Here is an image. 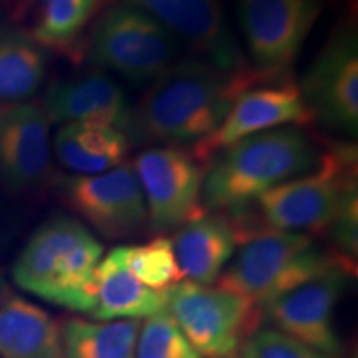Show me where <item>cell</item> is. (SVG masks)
Instances as JSON below:
<instances>
[{
	"instance_id": "6da1fadb",
	"label": "cell",
	"mask_w": 358,
	"mask_h": 358,
	"mask_svg": "<svg viewBox=\"0 0 358 358\" xmlns=\"http://www.w3.org/2000/svg\"><path fill=\"white\" fill-rule=\"evenodd\" d=\"M252 66L229 71L203 60L174 62L133 108L131 145L199 143L221 127L236 98L261 82Z\"/></svg>"
},
{
	"instance_id": "7a4b0ae2",
	"label": "cell",
	"mask_w": 358,
	"mask_h": 358,
	"mask_svg": "<svg viewBox=\"0 0 358 358\" xmlns=\"http://www.w3.org/2000/svg\"><path fill=\"white\" fill-rule=\"evenodd\" d=\"M322 153L301 127L268 129L224 148L204 169L203 199L213 211L244 213L272 187L319 166Z\"/></svg>"
},
{
	"instance_id": "3957f363",
	"label": "cell",
	"mask_w": 358,
	"mask_h": 358,
	"mask_svg": "<svg viewBox=\"0 0 358 358\" xmlns=\"http://www.w3.org/2000/svg\"><path fill=\"white\" fill-rule=\"evenodd\" d=\"M103 245L78 219L53 216L22 249L12 267L20 289L53 306L92 313Z\"/></svg>"
},
{
	"instance_id": "277c9868",
	"label": "cell",
	"mask_w": 358,
	"mask_h": 358,
	"mask_svg": "<svg viewBox=\"0 0 358 358\" xmlns=\"http://www.w3.org/2000/svg\"><path fill=\"white\" fill-rule=\"evenodd\" d=\"M337 267L352 271L350 262L325 250L308 234L275 229L248 232L234 261L219 275V289L264 307Z\"/></svg>"
},
{
	"instance_id": "5b68a950",
	"label": "cell",
	"mask_w": 358,
	"mask_h": 358,
	"mask_svg": "<svg viewBox=\"0 0 358 358\" xmlns=\"http://www.w3.org/2000/svg\"><path fill=\"white\" fill-rule=\"evenodd\" d=\"M179 47V40L150 13L127 3H106L83 40L82 55L92 69L146 83L178 62Z\"/></svg>"
},
{
	"instance_id": "8992f818",
	"label": "cell",
	"mask_w": 358,
	"mask_h": 358,
	"mask_svg": "<svg viewBox=\"0 0 358 358\" xmlns=\"http://www.w3.org/2000/svg\"><path fill=\"white\" fill-rule=\"evenodd\" d=\"M353 189H358L357 146L342 143L322 153L313 171L272 187L256 201L271 229L310 236L329 231Z\"/></svg>"
},
{
	"instance_id": "52a82bcc",
	"label": "cell",
	"mask_w": 358,
	"mask_h": 358,
	"mask_svg": "<svg viewBox=\"0 0 358 358\" xmlns=\"http://www.w3.org/2000/svg\"><path fill=\"white\" fill-rule=\"evenodd\" d=\"M164 310L203 358H236L259 324L248 299L189 280L164 290Z\"/></svg>"
},
{
	"instance_id": "ba28073f",
	"label": "cell",
	"mask_w": 358,
	"mask_h": 358,
	"mask_svg": "<svg viewBox=\"0 0 358 358\" xmlns=\"http://www.w3.org/2000/svg\"><path fill=\"white\" fill-rule=\"evenodd\" d=\"M299 88L313 122L332 131L357 136L358 35L352 17L335 27Z\"/></svg>"
},
{
	"instance_id": "9c48e42d",
	"label": "cell",
	"mask_w": 358,
	"mask_h": 358,
	"mask_svg": "<svg viewBox=\"0 0 358 358\" xmlns=\"http://www.w3.org/2000/svg\"><path fill=\"white\" fill-rule=\"evenodd\" d=\"M322 8V0H239L252 69L268 78L290 75Z\"/></svg>"
},
{
	"instance_id": "30bf717a",
	"label": "cell",
	"mask_w": 358,
	"mask_h": 358,
	"mask_svg": "<svg viewBox=\"0 0 358 358\" xmlns=\"http://www.w3.org/2000/svg\"><path fill=\"white\" fill-rule=\"evenodd\" d=\"M145 196L151 229L166 232L198 216L204 168L185 150L158 146L145 150L133 163Z\"/></svg>"
},
{
	"instance_id": "8fae6325",
	"label": "cell",
	"mask_w": 358,
	"mask_h": 358,
	"mask_svg": "<svg viewBox=\"0 0 358 358\" xmlns=\"http://www.w3.org/2000/svg\"><path fill=\"white\" fill-rule=\"evenodd\" d=\"M58 191L71 211L106 239L136 234L148 222L145 196L133 163L93 176H62Z\"/></svg>"
},
{
	"instance_id": "7c38bea8",
	"label": "cell",
	"mask_w": 358,
	"mask_h": 358,
	"mask_svg": "<svg viewBox=\"0 0 358 358\" xmlns=\"http://www.w3.org/2000/svg\"><path fill=\"white\" fill-rule=\"evenodd\" d=\"M313 123L299 85L287 77L264 78L244 90L236 98L224 122L206 140L196 143L194 158L201 164L208 163L224 148L285 124L306 127Z\"/></svg>"
},
{
	"instance_id": "4fadbf2b",
	"label": "cell",
	"mask_w": 358,
	"mask_h": 358,
	"mask_svg": "<svg viewBox=\"0 0 358 358\" xmlns=\"http://www.w3.org/2000/svg\"><path fill=\"white\" fill-rule=\"evenodd\" d=\"M350 275V268H334L266 303V315L279 332L337 358L342 343L335 330V308Z\"/></svg>"
},
{
	"instance_id": "5bb4252c",
	"label": "cell",
	"mask_w": 358,
	"mask_h": 358,
	"mask_svg": "<svg viewBox=\"0 0 358 358\" xmlns=\"http://www.w3.org/2000/svg\"><path fill=\"white\" fill-rule=\"evenodd\" d=\"M127 3L150 13L174 37L194 50L203 60L222 70L249 69L239 43L231 32L221 0H103Z\"/></svg>"
},
{
	"instance_id": "9a60e30c",
	"label": "cell",
	"mask_w": 358,
	"mask_h": 358,
	"mask_svg": "<svg viewBox=\"0 0 358 358\" xmlns=\"http://www.w3.org/2000/svg\"><path fill=\"white\" fill-rule=\"evenodd\" d=\"M50 127L42 105L0 103V185L12 191H25L47 181Z\"/></svg>"
},
{
	"instance_id": "2e32d148",
	"label": "cell",
	"mask_w": 358,
	"mask_h": 358,
	"mask_svg": "<svg viewBox=\"0 0 358 358\" xmlns=\"http://www.w3.org/2000/svg\"><path fill=\"white\" fill-rule=\"evenodd\" d=\"M42 106L52 123L108 124L127 134L131 143L134 106L105 71L93 69L57 82L47 92Z\"/></svg>"
},
{
	"instance_id": "e0dca14e",
	"label": "cell",
	"mask_w": 358,
	"mask_h": 358,
	"mask_svg": "<svg viewBox=\"0 0 358 358\" xmlns=\"http://www.w3.org/2000/svg\"><path fill=\"white\" fill-rule=\"evenodd\" d=\"M171 243L182 277L209 285L234 256L239 236L229 219L201 211L179 227Z\"/></svg>"
},
{
	"instance_id": "ac0fdd59",
	"label": "cell",
	"mask_w": 358,
	"mask_h": 358,
	"mask_svg": "<svg viewBox=\"0 0 358 358\" xmlns=\"http://www.w3.org/2000/svg\"><path fill=\"white\" fill-rule=\"evenodd\" d=\"M103 0H15L13 20L27 22L24 29L40 47L80 58L83 34L101 7Z\"/></svg>"
},
{
	"instance_id": "d6986e66",
	"label": "cell",
	"mask_w": 358,
	"mask_h": 358,
	"mask_svg": "<svg viewBox=\"0 0 358 358\" xmlns=\"http://www.w3.org/2000/svg\"><path fill=\"white\" fill-rule=\"evenodd\" d=\"M96 303L92 317L100 322L140 320L164 310V290L143 285L124 262V245L111 249L96 267Z\"/></svg>"
},
{
	"instance_id": "ffe728a7",
	"label": "cell",
	"mask_w": 358,
	"mask_h": 358,
	"mask_svg": "<svg viewBox=\"0 0 358 358\" xmlns=\"http://www.w3.org/2000/svg\"><path fill=\"white\" fill-rule=\"evenodd\" d=\"M131 146L127 134L100 123H64L53 138L58 163L80 176L122 166Z\"/></svg>"
},
{
	"instance_id": "44dd1931",
	"label": "cell",
	"mask_w": 358,
	"mask_h": 358,
	"mask_svg": "<svg viewBox=\"0 0 358 358\" xmlns=\"http://www.w3.org/2000/svg\"><path fill=\"white\" fill-rule=\"evenodd\" d=\"M0 358H64L60 325L42 307L12 294L0 306Z\"/></svg>"
},
{
	"instance_id": "7402d4cb",
	"label": "cell",
	"mask_w": 358,
	"mask_h": 358,
	"mask_svg": "<svg viewBox=\"0 0 358 358\" xmlns=\"http://www.w3.org/2000/svg\"><path fill=\"white\" fill-rule=\"evenodd\" d=\"M47 69L45 48L22 27L0 20V103L32 98L42 87Z\"/></svg>"
},
{
	"instance_id": "603a6c76",
	"label": "cell",
	"mask_w": 358,
	"mask_h": 358,
	"mask_svg": "<svg viewBox=\"0 0 358 358\" xmlns=\"http://www.w3.org/2000/svg\"><path fill=\"white\" fill-rule=\"evenodd\" d=\"M140 327V320H66L62 329L64 358H136Z\"/></svg>"
},
{
	"instance_id": "cb8c5ba5",
	"label": "cell",
	"mask_w": 358,
	"mask_h": 358,
	"mask_svg": "<svg viewBox=\"0 0 358 358\" xmlns=\"http://www.w3.org/2000/svg\"><path fill=\"white\" fill-rule=\"evenodd\" d=\"M124 262L143 285L153 290H166L182 279L173 243L166 237H156L146 244L124 245Z\"/></svg>"
},
{
	"instance_id": "d4e9b609",
	"label": "cell",
	"mask_w": 358,
	"mask_h": 358,
	"mask_svg": "<svg viewBox=\"0 0 358 358\" xmlns=\"http://www.w3.org/2000/svg\"><path fill=\"white\" fill-rule=\"evenodd\" d=\"M136 358H203L166 310L146 317L138 332Z\"/></svg>"
},
{
	"instance_id": "484cf974",
	"label": "cell",
	"mask_w": 358,
	"mask_h": 358,
	"mask_svg": "<svg viewBox=\"0 0 358 358\" xmlns=\"http://www.w3.org/2000/svg\"><path fill=\"white\" fill-rule=\"evenodd\" d=\"M237 358H335L303 345L275 329L250 334L239 348Z\"/></svg>"
},
{
	"instance_id": "4316f807",
	"label": "cell",
	"mask_w": 358,
	"mask_h": 358,
	"mask_svg": "<svg viewBox=\"0 0 358 358\" xmlns=\"http://www.w3.org/2000/svg\"><path fill=\"white\" fill-rule=\"evenodd\" d=\"M357 201H358V189H353L348 192L347 198L343 199L342 206H340L334 222L330 224L329 227L330 237H332L335 249H337V254L350 264L352 262L355 264V259L358 254Z\"/></svg>"
},
{
	"instance_id": "83f0119b",
	"label": "cell",
	"mask_w": 358,
	"mask_h": 358,
	"mask_svg": "<svg viewBox=\"0 0 358 358\" xmlns=\"http://www.w3.org/2000/svg\"><path fill=\"white\" fill-rule=\"evenodd\" d=\"M10 295H12V290L8 287V282L6 279V275H3L2 268H0V306H2Z\"/></svg>"
},
{
	"instance_id": "f1b7e54d",
	"label": "cell",
	"mask_w": 358,
	"mask_h": 358,
	"mask_svg": "<svg viewBox=\"0 0 358 358\" xmlns=\"http://www.w3.org/2000/svg\"><path fill=\"white\" fill-rule=\"evenodd\" d=\"M3 2H7V0H0V3H3Z\"/></svg>"
}]
</instances>
